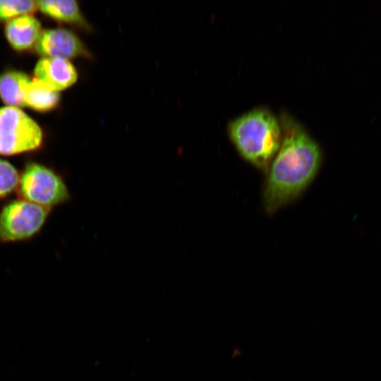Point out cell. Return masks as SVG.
I'll return each instance as SVG.
<instances>
[{"label": "cell", "mask_w": 381, "mask_h": 381, "mask_svg": "<svg viewBox=\"0 0 381 381\" xmlns=\"http://www.w3.org/2000/svg\"><path fill=\"white\" fill-rule=\"evenodd\" d=\"M279 119L282 142L266 171L262 191L268 214L298 198L316 177L322 160L320 146L297 121L286 113Z\"/></svg>", "instance_id": "1"}, {"label": "cell", "mask_w": 381, "mask_h": 381, "mask_svg": "<svg viewBox=\"0 0 381 381\" xmlns=\"http://www.w3.org/2000/svg\"><path fill=\"white\" fill-rule=\"evenodd\" d=\"M228 134L241 156L266 173L282 138L279 119L265 108H255L231 120Z\"/></svg>", "instance_id": "2"}, {"label": "cell", "mask_w": 381, "mask_h": 381, "mask_svg": "<svg viewBox=\"0 0 381 381\" xmlns=\"http://www.w3.org/2000/svg\"><path fill=\"white\" fill-rule=\"evenodd\" d=\"M43 134L39 125L20 108L0 107V154L13 155L37 149Z\"/></svg>", "instance_id": "3"}, {"label": "cell", "mask_w": 381, "mask_h": 381, "mask_svg": "<svg viewBox=\"0 0 381 381\" xmlns=\"http://www.w3.org/2000/svg\"><path fill=\"white\" fill-rule=\"evenodd\" d=\"M19 190L24 200L49 208L70 198L69 191L61 177L51 169L30 163L19 180Z\"/></svg>", "instance_id": "4"}, {"label": "cell", "mask_w": 381, "mask_h": 381, "mask_svg": "<svg viewBox=\"0 0 381 381\" xmlns=\"http://www.w3.org/2000/svg\"><path fill=\"white\" fill-rule=\"evenodd\" d=\"M49 208L26 200L6 205L0 213V240L5 242L28 239L43 226Z\"/></svg>", "instance_id": "5"}, {"label": "cell", "mask_w": 381, "mask_h": 381, "mask_svg": "<svg viewBox=\"0 0 381 381\" xmlns=\"http://www.w3.org/2000/svg\"><path fill=\"white\" fill-rule=\"evenodd\" d=\"M35 49L38 54L44 57L65 59L92 58L91 53L78 37L65 28H52L42 31L35 44Z\"/></svg>", "instance_id": "6"}, {"label": "cell", "mask_w": 381, "mask_h": 381, "mask_svg": "<svg viewBox=\"0 0 381 381\" xmlns=\"http://www.w3.org/2000/svg\"><path fill=\"white\" fill-rule=\"evenodd\" d=\"M37 79L55 91H60L72 86L78 80V72L68 59L43 57L34 69Z\"/></svg>", "instance_id": "7"}, {"label": "cell", "mask_w": 381, "mask_h": 381, "mask_svg": "<svg viewBox=\"0 0 381 381\" xmlns=\"http://www.w3.org/2000/svg\"><path fill=\"white\" fill-rule=\"evenodd\" d=\"M4 30L8 43L17 51L31 48L36 44L42 32L40 21L30 14L8 20Z\"/></svg>", "instance_id": "8"}, {"label": "cell", "mask_w": 381, "mask_h": 381, "mask_svg": "<svg viewBox=\"0 0 381 381\" xmlns=\"http://www.w3.org/2000/svg\"><path fill=\"white\" fill-rule=\"evenodd\" d=\"M37 8L47 16L59 22L77 26L90 31L91 26L74 0H42L37 1Z\"/></svg>", "instance_id": "9"}, {"label": "cell", "mask_w": 381, "mask_h": 381, "mask_svg": "<svg viewBox=\"0 0 381 381\" xmlns=\"http://www.w3.org/2000/svg\"><path fill=\"white\" fill-rule=\"evenodd\" d=\"M25 107L28 106L38 111H47L54 109L59 102V94L33 78L23 85Z\"/></svg>", "instance_id": "10"}, {"label": "cell", "mask_w": 381, "mask_h": 381, "mask_svg": "<svg viewBox=\"0 0 381 381\" xmlns=\"http://www.w3.org/2000/svg\"><path fill=\"white\" fill-rule=\"evenodd\" d=\"M30 77L25 73L9 70L0 75V98L8 106L25 107L23 85Z\"/></svg>", "instance_id": "11"}, {"label": "cell", "mask_w": 381, "mask_h": 381, "mask_svg": "<svg viewBox=\"0 0 381 381\" xmlns=\"http://www.w3.org/2000/svg\"><path fill=\"white\" fill-rule=\"evenodd\" d=\"M37 8V1L0 0V20H10L30 14Z\"/></svg>", "instance_id": "12"}, {"label": "cell", "mask_w": 381, "mask_h": 381, "mask_svg": "<svg viewBox=\"0 0 381 381\" xmlns=\"http://www.w3.org/2000/svg\"><path fill=\"white\" fill-rule=\"evenodd\" d=\"M19 174L8 161L0 159V198L13 192L18 186Z\"/></svg>", "instance_id": "13"}]
</instances>
